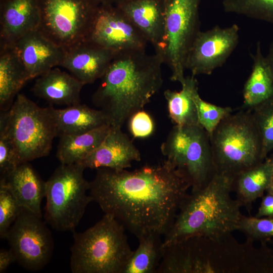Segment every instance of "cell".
<instances>
[{
  "label": "cell",
  "mask_w": 273,
  "mask_h": 273,
  "mask_svg": "<svg viewBox=\"0 0 273 273\" xmlns=\"http://www.w3.org/2000/svg\"><path fill=\"white\" fill-rule=\"evenodd\" d=\"M96 170L89 195L105 214L112 216L138 239L167 233L190 188L167 162L133 171Z\"/></svg>",
  "instance_id": "obj_1"
},
{
  "label": "cell",
  "mask_w": 273,
  "mask_h": 273,
  "mask_svg": "<svg viewBox=\"0 0 273 273\" xmlns=\"http://www.w3.org/2000/svg\"><path fill=\"white\" fill-rule=\"evenodd\" d=\"M163 56L145 50L117 53L101 78L92 101L111 127L121 128L142 110L163 84Z\"/></svg>",
  "instance_id": "obj_2"
},
{
  "label": "cell",
  "mask_w": 273,
  "mask_h": 273,
  "mask_svg": "<svg viewBox=\"0 0 273 273\" xmlns=\"http://www.w3.org/2000/svg\"><path fill=\"white\" fill-rule=\"evenodd\" d=\"M233 180L217 173L205 187L188 194L164 236L163 247L193 237L220 240L237 230L242 206L231 197Z\"/></svg>",
  "instance_id": "obj_3"
},
{
  "label": "cell",
  "mask_w": 273,
  "mask_h": 273,
  "mask_svg": "<svg viewBox=\"0 0 273 273\" xmlns=\"http://www.w3.org/2000/svg\"><path fill=\"white\" fill-rule=\"evenodd\" d=\"M126 230L112 216L105 214L82 233L73 232L71 247L72 273H122L132 255Z\"/></svg>",
  "instance_id": "obj_4"
},
{
  "label": "cell",
  "mask_w": 273,
  "mask_h": 273,
  "mask_svg": "<svg viewBox=\"0 0 273 273\" xmlns=\"http://www.w3.org/2000/svg\"><path fill=\"white\" fill-rule=\"evenodd\" d=\"M0 131L12 143L20 163L49 155L58 136L51 106L40 107L21 94L8 110L1 111Z\"/></svg>",
  "instance_id": "obj_5"
},
{
  "label": "cell",
  "mask_w": 273,
  "mask_h": 273,
  "mask_svg": "<svg viewBox=\"0 0 273 273\" xmlns=\"http://www.w3.org/2000/svg\"><path fill=\"white\" fill-rule=\"evenodd\" d=\"M217 173L234 177L264 160L251 109L231 114L210 136Z\"/></svg>",
  "instance_id": "obj_6"
},
{
  "label": "cell",
  "mask_w": 273,
  "mask_h": 273,
  "mask_svg": "<svg viewBox=\"0 0 273 273\" xmlns=\"http://www.w3.org/2000/svg\"><path fill=\"white\" fill-rule=\"evenodd\" d=\"M165 161L195 192L217 173L210 136L200 125H174L161 146Z\"/></svg>",
  "instance_id": "obj_7"
},
{
  "label": "cell",
  "mask_w": 273,
  "mask_h": 273,
  "mask_svg": "<svg viewBox=\"0 0 273 273\" xmlns=\"http://www.w3.org/2000/svg\"><path fill=\"white\" fill-rule=\"evenodd\" d=\"M78 163L61 164L46 181L44 219L58 231L75 232L88 204L89 182Z\"/></svg>",
  "instance_id": "obj_8"
},
{
  "label": "cell",
  "mask_w": 273,
  "mask_h": 273,
  "mask_svg": "<svg viewBox=\"0 0 273 273\" xmlns=\"http://www.w3.org/2000/svg\"><path fill=\"white\" fill-rule=\"evenodd\" d=\"M40 21L38 30L66 50L86 39L104 0H37Z\"/></svg>",
  "instance_id": "obj_9"
},
{
  "label": "cell",
  "mask_w": 273,
  "mask_h": 273,
  "mask_svg": "<svg viewBox=\"0 0 273 273\" xmlns=\"http://www.w3.org/2000/svg\"><path fill=\"white\" fill-rule=\"evenodd\" d=\"M165 25L164 63L170 79L181 85L185 80L187 57L200 31L199 9L201 0H163Z\"/></svg>",
  "instance_id": "obj_10"
},
{
  "label": "cell",
  "mask_w": 273,
  "mask_h": 273,
  "mask_svg": "<svg viewBox=\"0 0 273 273\" xmlns=\"http://www.w3.org/2000/svg\"><path fill=\"white\" fill-rule=\"evenodd\" d=\"M6 239L16 261L26 269L37 271L50 261L54 247L52 233L40 217L21 207Z\"/></svg>",
  "instance_id": "obj_11"
},
{
  "label": "cell",
  "mask_w": 273,
  "mask_h": 273,
  "mask_svg": "<svg viewBox=\"0 0 273 273\" xmlns=\"http://www.w3.org/2000/svg\"><path fill=\"white\" fill-rule=\"evenodd\" d=\"M85 41L117 53L145 50L148 42L115 5L106 1L98 7Z\"/></svg>",
  "instance_id": "obj_12"
},
{
  "label": "cell",
  "mask_w": 273,
  "mask_h": 273,
  "mask_svg": "<svg viewBox=\"0 0 273 273\" xmlns=\"http://www.w3.org/2000/svg\"><path fill=\"white\" fill-rule=\"evenodd\" d=\"M239 27L236 24L226 27L215 26L197 35L188 53L186 69L191 75H210L221 67L237 48Z\"/></svg>",
  "instance_id": "obj_13"
},
{
  "label": "cell",
  "mask_w": 273,
  "mask_h": 273,
  "mask_svg": "<svg viewBox=\"0 0 273 273\" xmlns=\"http://www.w3.org/2000/svg\"><path fill=\"white\" fill-rule=\"evenodd\" d=\"M113 4L153 46L155 52L163 56L165 47L163 0H117Z\"/></svg>",
  "instance_id": "obj_14"
},
{
  "label": "cell",
  "mask_w": 273,
  "mask_h": 273,
  "mask_svg": "<svg viewBox=\"0 0 273 273\" xmlns=\"http://www.w3.org/2000/svg\"><path fill=\"white\" fill-rule=\"evenodd\" d=\"M141 160L140 152L121 128L111 127L100 145L78 163L85 169L121 170Z\"/></svg>",
  "instance_id": "obj_15"
},
{
  "label": "cell",
  "mask_w": 273,
  "mask_h": 273,
  "mask_svg": "<svg viewBox=\"0 0 273 273\" xmlns=\"http://www.w3.org/2000/svg\"><path fill=\"white\" fill-rule=\"evenodd\" d=\"M13 47L31 79L61 66L65 53L38 29L25 34Z\"/></svg>",
  "instance_id": "obj_16"
},
{
  "label": "cell",
  "mask_w": 273,
  "mask_h": 273,
  "mask_svg": "<svg viewBox=\"0 0 273 273\" xmlns=\"http://www.w3.org/2000/svg\"><path fill=\"white\" fill-rule=\"evenodd\" d=\"M117 53L87 41L65 50L61 66L84 85L104 75Z\"/></svg>",
  "instance_id": "obj_17"
},
{
  "label": "cell",
  "mask_w": 273,
  "mask_h": 273,
  "mask_svg": "<svg viewBox=\"0 0 273 273\" xmlns=\"http://www.w3.org/2000/svg\"><path fill=\"white\" fill-rule=\"evenodd\" d=\"M1 48L13 47L28 33L38 29L37 0H1Z\"/></svg>",
  "instance_id": "obj_18"
},
{
  "label": "cell",
  "mask_w": 273,
  "mask_h": 273,
  "mask_svg": "<svg viewBox=\"0 0 273 273\" xmlns=\"http://www.w3.org/2000/svg\"><path fill=\"white\" fill-rule=\"evenodd\" d=\"M1 179L4 180L21 207L42 217L40 206L46 196V181L28 162L21 163Z\"/></svg>",
  "instance_id": "obj_19"
},
{
  "label": "cell",
  "mask_w": 273,
  "mask_h": 273,
  "mask_svg": "<svg viewBox=\"0 0 273 273\" xmlns=\"http://www.w3.org/2000/svg\"><path fill=\"white\" fill-rule=\"evenodd\" d=\"M84 85L72 74L54 68L37 77L32 90L51 104L70 106L80 103Z\"/></svg>",
  "instance_id": "obj_20"
},
{
  "label": "cell",
  "mask_w": 273,
  "mask_h": 273,
  "mask_svg": "<svg viewBox=\"0 0 273 273\" xmlns=\"http://www.w3.org/2000/svg\"><path fill=\"white\" fill-rule=\"evenodd\" d=\"M51 108L58 136L81 134L108 124L101 110L92 109L80 103L63 109H55L52 106Z\"/></svg>",
  "instance_id": "obj_21"
},
{
  "label": "cell",
  "mask_w": 273,
  "mask_h": 273,
  "mask_svg": "<svg viewBox=\"0 0 273 273\" xmlns=\"http://www.w3.org/2000/svg\"><path fill=\"white\" fill-rule=\"evenodd\" d=\"M273 177V168L270 158L233 177L232 191L237 199L250 213L252 203L263 196Z\"/></svg>",
  "instance_id": "obj_22"
},
{
  "label": "cell",
  "mask_w": 273,
  "mask_h": 273,
  "mask_svg": "<svg viewBox=\"0 0 273 273\" xmlns=\"http://www.w3.org/2000/svg\"><path fill=\"white\" fill-rule=\"evenodd\" d=\"M0 52V106L5 111L31 78L14 47L1 48Z\"/></svg>",
  "instance_id": "obj_23"
},
{
  "label": "cell",
  "mask_w": 273,
  "mask_h": 273,
  "mask_svg": "<svg viewBox=\"0 0 273 273\" xmlns=\"http://www.w3.org/2000/svg\"><path fill=\"white\" fill-rule=\"evenodd\" d=\"M251 56L252 71L243 89L244 106L249 109L273 98V71L262 54L260 41Z\"/></svg>",
  "instance_id": "obj_24"
},
{
  "label": "cell",
  "mask_w": 273,
  "mask_h": 273,
  "mask_svg": "<svg viewBox=\"0 0 273 273\" xmlns=\"http://www.w3.org/2000/svg\"><path fill=\"white\" fill-rule=\"evenodd\" d=\"M111 126L105 124L85 133L60 136L56 156L61 164L78 163L95 150Z\"/></svg>",
  "instance_id": "obj_25"
},
{
  "label": "cell",
  "mask_w": 273,
  "mask_h": 273,
  "mask_svg": "<svg viewBox=\"0 0 273 273\" xmlns=\"http://www.w3.org/2000/svg\"><path fill=\"white\" fill-rule=\"evenodd\" d=\"M198 92L195 76L186 77L179 91L166 89L164 92L169 116L175 125H200L194 96Z\"/></svg>",
  "instance_id": "obj_26"
},
{
  "label": "cell",
  "mask_w": 273,
  "mask_h": 273,
  "mask_svg": "<svg viewBox=\"0 0 273 273\" xmlns=\"http://www.w3.org/2000/svg\"><path fill=\"white\" fill-rule=\"evenodd\" d=\"M161 235L150 234L138 239L139 245L122 273H156L164 248Z\"/></svg>",
  "instance_id": "obj_27"
},
{
  "label": "cell",
  "mask_w": 273,
  "mask_h": 273,
  "mask_svg": "<svg viewBox=\"0 0 273 273\" xmlns=\"http://www.w3.org/2000/svg\"><path fill=\"white\" fill-rule=\"evenodd\" d=\"M224 11L273 25V0H222Z\"/></svg>",
  "instance_id": "obj_28"
},
{
  "label": "cell",
  "mask_w": 273,
  "mask_h": 273,
  "mask_svg": "<svg viewBox=\"0 0 273 273\" xmlns=\"http://www.w3.org/2000/svg\"><path fill=\"white\" fill-rule=\"evenodd\" d=\"M250 109L261 139L262 158L265 160L273 150V98Z\"/></svg>",
  "instance_id": "obj_29"
},
{
  "label": "cell",
  "mask_w": 273,
  "mask_h": 273,
  "mask_svg": "<svg viewBox=\"0 0 273 273\" xmlns=\"http://www.w3.org/2000/svg\"><path fill=\"white\" fill-rule=\"evenodd\" d=\"M197 109L199 124L204 129L209 136L221 121L232 113L230 107H220L203 100L198 92L194 96Z\"/></svg>",
  "instance_id": "obj_30"
},
{
  "label": "cell",
  "mask_w": 273,
  "mask_h": 273,
  "mask_svg": "<svg viewBox=\"0 0 273 273\" xmlns=\"http://www.w3.org/2000/svg\"><path fill=\"white\" fill-rule=\"evenodd\" d=\"M21 207L6 185L0 180V237L6 239L7 233L17 218Z\"/></svg>",
  "instance_id": "obj_31"
},
{
  "label": "cell",
  "mask_w": 273,
  "mask_h": 273,
  "mask_svg": "<svg viewBox=\"0 0 273 273\" xmlns=\"http://www.w3.org/2000/svg\"><path fill=\"white\" fill-rule=\"evenodd\" d=\"M237 230L243 233L250 241H265L273 237V217H248L243 215Z\"/></svg>",
  "instance_id": "obj_32"
},
{
  "label": "cell",
  "mask_w": 273,
  "mask_h": 273,
  "mask_svg": "<svg viewBox=\"0 0 273 273\" xmlns=\"http://www.w3.org/2000/svg\"><path fill=\"white\" fill-rule=\"evenodd\" d=\"M20 164L12 143L6 134L0 131L1 177L7 175Z\"/></svg>",
  "instance_id": "obj_33"
},
{
  "label": "cell",
  "mask_w": 273,
  "mask_h": 273,
  "mask_svg": "<svg viewBox=\"0 0 273 273\" xmlns=\"http://www.w3.org/2000/svg\"><path fill=\"white\" fill-rule=\"evenodd\" d=\"M129 120V129L135 138H146L154 131V123L151 116L142 110L133 114Z\"/></svg>",
  "instance_id": "obj_34"
},
{
  "label": "cell",
  "mask_w": 273,
  "mask_h": 273,
  "mask_svg": "<svg viewBox=\"0 0 273 273\" xmlns=\"http://www.w3.org/2000/svg\"><path fill=\"white\" fill-rule=\"evenodd\" d=\"M264 216L273 217V195L267 192V194L262 197L260 207L255 215L256 217Z\"/></svg>",
  "instance_id": "obj_35"
},
{
  "label": "cell",
  "mask_w": 273,
  "mask_h": 273,
  "mask_svg": "<svg viewBox=\"0 0 273 273\" xmlns=\"http://www.w3.org/2000/svg\"><path fill=\"white\" fill-rule=\"evenodd\" d=\"M16 261V257L11 250H0V273L5 271L10 264Z\"/></svg>",
  "instance_id": "obj_36"
},
{
  "label": "cell",
  "mask_w": 273,
  "mask_h": 273,
  "mask_svg": "<svg viewBox=\"0 0 273 273\" xmlns=\"http://www.w3.org/2000/svg\"><path fill=\"white\" fill-rule=\"evenodd\" d=\"M268 53L266 58L267 61L273 71V41L270 43Z\"/></svg>",
  "instance_id": "obj_37"
},
{
  "label": "cell",
  "mask_w": 273,
  "mask_h": 273,
  "mask_svg": "<svg viewBox=\"0 0 273 273\" xmlns=\"http://www.w3.org/2000/svg\"><path fill=\"white\" fill-rule=\"evenodd\" d=\"M266 191V192L269 193L273 195V177L269 187H268Z\"/></svg>",
  "instance_id": "obj_38"
},
{
  "label": "cell",
  "mask_w": 273,
  "mask_h": 273,
  "mask_svg": "<svg viewBox=\"0 0 273 273\" xmlns=\"http://www.w3.org/2000/svg\"><path fill=\"white\" fill-rule=\"evenodd\" d=\"M104 1H108V2H110L111 3H114L117 0H104Z\"/></svg>",
  "instance_id": "obj_39"
},
{
  "label": "cell",
  "mask_w": 273,
  "mask_h": 273,
  "mask_svg": "<svg viewBox=\"0 0 273 273\" xmlns=\"http://www.w3.org/2000/svg\"><path fill=\"white\" fill-rule=\"evenodd\" d=\"M269 158H270V159L271 160L272 165V168H273V156H271V157H270Z\"/></svg>",
  "instance_id": "obj_40"
}]
</instances>
